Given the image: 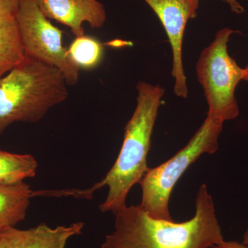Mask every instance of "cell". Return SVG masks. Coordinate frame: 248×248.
Returning <instances> with one entry per match:
<instances>
[{"instance_id": "11", "label": "cell", "mask_w": 248, "mask_h": 248, "mask_svg": "<svg viewBox=\"0 0 248 248\" xmlns=\"http://www.w3.org/2000/svg\"><path fill=\"white\" fill-rule=\"evenodd\" d=\"M26 57L16 17L0 19V78L19 66Z\"/></svg>"}, {"instance_id": "9", "label": "cell", "mask_w": 248, "mask_h": 248, "mask_svg": "<svg viewBox=\"0 0 248 248\" xmlns=\"http://www.w3.org/2000/svg\"><path fill=\"white\" fill-rule=\"evenodd\" d=\"M84 226L83 222H77L55 228L44 223L29 230L12 227L0 232V248H65L70 238L81 234Z\"/></svg>"}, {"instance_id": "14", "label": "cell", "mask_w": 248, "mask_h": 248, "mask_svg": "<svg viewBox=\"0 0 248 248\" xmlns=\"http://www.w3.org/2000/svg\"><path fill=\"white\" fill-rule=\"evenodd\" d=\"M19 7V0H0V19L16 17Z\"/></svg>"}, {"instance_id": "15", "label": "cell", "mask_w": 248, "mask_h": 248, "mask_svg": "<svg viewBox=\"0 0 248 248\" xmlns=\"http://www.w3.org/2000/svg\"><path fill=\"white\" fill-rule=\"evenodd\" d=\"M211 248H248V247L243 243L238 242V241L223 240L221 243Z\"/></svg>"}, {"instance_id": "18", "label": "cell", "mask_w": 248, "mask_h": 248, "mask_svg": "<svg viewBox=\"0 0 248 248\" xmlns=\"http://www.w3.org/2000/svg\"><path fill=\"white\" fill-rule=\"evenodd\" d=\"M243 244H244L248 247V228L246 230V232H245L244 234V240H243Z\"/></svg>"}, {"instance_id": "6", "label": "cell", "mask_w": 248, "mask_h": 248, "mask_svg": "<svg viewBox=\"0 0 248 248\" xmlns=\"http://www.w3.org/2000/svg\"><path fill=\"white\" fill-rule=\"evenodd\" d=\"M16 19L26 56L55 67L68 86L76 84L80 68L63 46V32L46 17L37 0H19Z\"/></svg>"}, {"instance_id": "17", "label": "cell", "mask_w": 248, "mask_h": 248, "mask_svg": "<svg viewBox=\"0 0 248 248\" xmlns=\"http://www.w3.org/2000/svg\"><path fill=\"white\" fill-rule=\"evenodd\" d=\"M243 80L248 81V65L244 68V76H243Z\"/></svg>"}, {"instance_id": "5", "label": "cell", "mask_w": 248, "mask_h": 248, "mask_svg": "<svg viewBox=\"0 0 248 248\" xmlns=\"http://www.w3.org/2000/svg\"><path fill=\"white\" fill-rule=\"evenodd\" d=\"M238 31L230 28L217 32L201 53L196 65L197 79L208 104L207 117L224 123L239 115L235 91L243 80L244 68L228 53L230 37Z\"/></svg>"}, {"instance_id": "10", "label": "cell", "mask_w": 248, "mask_h": 248, "mask_svg": "<svg viewBox=\"0 0 248 248\" xmlns=\"http://www.w3.org/2000/svg\"><path fill=\"white\" fill-rule=\"evenodd\" d=\"M35 195L24 182L0 184V232L25 219L31 198Z\"/></svg>"}, {"instance_id": "2", "label": "cell", "mask_w": 248, "mask_h": 248, "mask_svg": "<svg viewBox=\"0 0 248 248\" xmlns=\"http://www.w3.org/2000/svg\"><path fill=\"white\" fill-rule=\"evenodd\" d=\"M137 104L125 127L122 148L115 164L101 182L87 190L88 194L108 186L107 199L99 205L102 213L115 214L127 206V197L149 169L147 157L158 112L165 94L159 85L139 81Z\"/></svg>"}, {"instance_id": "12", "label": "cell", "mask_w": 248, "mask_h": 248, "mask_svg": "<svg viewBox=\"0 0 248 248\" xmlns=\"http://www.w3.org/2000/svg\"><path fill=\"white\" fill-rule=\"evenodd\" d=\"M38 164L32 155L0 150V184H15L36 175Z\"/></svg>"}, {"instance_id": "16", "label": "cell", "mask_w": 248, "mask_h": 248, "mask_svg": "<svg viewBox=\"0 0 248 248\" xmlns=\"http://www.w3.org/2000/svg\"><path fill=\"white\" fill-rule=\"evenodd\" d=\"M226 2L231 8V11L236 14H242L245 11L244 6L238 0H222Z\"/></svg>"}, {"instance_id": "4", "label": "cell", "mask_w": 248, "mask_h": 248, "mask_svg": "<svg viewBox=\"0 0 248 248\" xmlns=\"http://www.w3.org/2000/svg\"><path fill=\"white\" fill-rule=\"evenodd\" d=\"M223 122L207 117L188 143L166 162L149 168L140 184V207L150 216L172 221L169 202L174 186L187 169L202 155L214 154L218 148Z\"/></svg>"}, {"instance_id": "1", "label": "cell", "mask_w": 248, "mask_h": 248, "mask_svg": "<svg viewBox=\"0 0 248 248\" xmlns=\"http://www.w3.org/2000/svg\"><path fill=\"white\" fill-rule=\"evenodd\" d=\"M195 214L176 223L148 215L140 205L114 214L115 229L101 248H211L224 240L213 197L202 184L195 201Z\"/></svg>"}, {"instance_id": "7", "label": "cell", "mask_w": 248, "mask_h": 248, "mask_svg": "<svg viewBox=\"0 0 248 248\" xmlns=\"http://www.w3.org/2000/svg\"><path fill=\"white\" fill-rule=\"evenodd\" d=\"M154 11L162 24L172 53V75L174 93L177 97L188 96L183 63V41L186 25L198 14L200 0H142Z\"/></svg>"}, {"instance_id": "3", "label": "cell", "mask_w": 248, "mask_h": 248, "mask_svg": "<svg viewBox=\"0 0 248 248\" xmlns=\"http://www.w3.org/2000/svg\"><path fill=\"white\" fill-rule=\"evenodd\" d=\"M68 84L60 70L26 57L0 78V136L15 122L36 123L68 97Z\"/></svg>"}, {"instance_id": "8", "label": "cell", "mask_w": 248, "mask_h": 248, "mask_svg": "<svg viewBox=\"0 0 248 248\" xmlns=\"http://www.w3.org/2000/svg\"><path fill=\"white\" fill-rule=\"evenodd\" d=\"M48 19L69 28L76 37L84 35V24L92 29L102 28L107 21V11L97 0H37Z\"/></svg>"}, {"instance_id": "13", "label": "cell", "mask_w": 248, "mask_h": 248, "mask_svg": "<svg viewBox=\"0 0 248 248\" xmlns=\"http://www.w3.org/2000/svg\"><path fill=\"white\" fill-rule=\"evenodd\" d=\"M68 50L77 66L86 70L97 67L102 61L104 54V48L99 41L84 35L76 37Z\"/></svg>"}]
</instances>
